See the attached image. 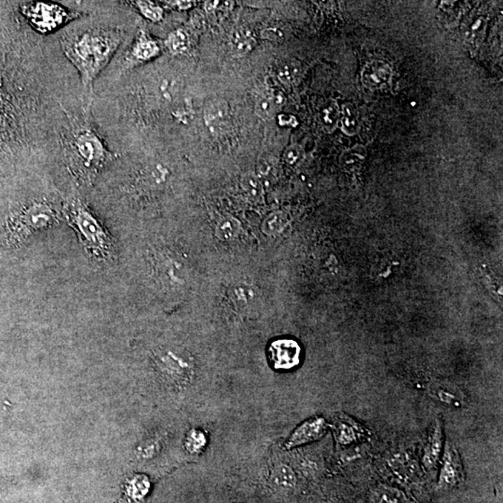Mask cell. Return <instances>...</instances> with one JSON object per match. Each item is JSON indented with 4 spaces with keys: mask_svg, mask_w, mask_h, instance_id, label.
Segmentation results:
<instances>
[{
    "mask_svg": "<svg viewBox=\"0 0 503 503\" xmlns=\"http://www.w3.org/2000/svg\"><path fill=\"white\" fill-rule=\"evenodd\" d=\"M122 39L123 34L116 28H93L65 33L60 39L65 57L78 70L84 90H93V82L112 61Z\"/></svg>",
    "mask_w": 503,
    "mask_h": 503,
    "instance_id": "obj_1",
    "label": "cell"
},
{
    "mask_svg": "<svg viewBox=\"0 0 503 503\" xmlns=\"http://www.w3.org/2000/svg\"><path fill=\"white\" fill-rule=\"evenodd\" d=\"M68 143L71 173L84 186L93 183L102 168L116 157L86 121L73 125Z\"/></svg>",
    "mask_w": 503,
    "mask_h": 503,
    "instance_id": "obj_2",
    "label": "cell"
},
{
    "mask_svg": "<svg viewBox=\"0 0 503 503\" xmlns=\"http://www.w3.org/2000/svg\"><path fill=\"white\" fill-rule=\"evenodd\" d=\"M65 217L78 233L86 251L99 261H112L116 257V247L112 235L107 232L86 204L79 199L68 201Z\"/></svg>",
    "mask_w": 503,
    "mask_h": 503,
    "instance_id": "obj_3",
    "label": "cell"
},
{
    "mask_svg": "<svg viewBox=\"0 0 503 503\" xmlns=\"http://www.w3.org/2000/svg\"><path fill=\"white\" fill-rule=\"evenodd\" d=\"M57 214L49 204L35 203L16 213L5 227V241L10 246L24 243L34 233L55 223Z\"/></svg>",
    "mask_w": 503,
    "mask_h": 503,
    "instance_id": "obj_4",
    "label": "cell"
},
{
    "mask_svg": "<svg viewBox=\"0 0 503 503\" xmlns=\"http://www.w3.org/2000/svg\"><path fill=\"white\" fill-rule=\"evenodd\" d=\"M22 11L34 29L41 34L55 32L82 16L79 11L68 10L57 3L28 2Z\"/></svg>",
    "mask_w": 503,
    "mask_h": 503,
    "instance_id": "obj_5",
    "label": "cell"
},
{
    "mask_svg": "<svg viewBox=\"0 0 503 503\" xmlns=\"http://www.w3.org/2000/svg\"><path fill=\"white\" fill-rule=\"evenodd\" d=\"M301 349L297 341L279 340L271 343L269 349V359L276 369H291L300 361Z\"/></svg>",
    "mask_w": 503,
    "mask_h": 503,
    "instance_id": "obj_6",
    "label": "cell"
},
{
    "mask_svg": "<svg viewBox=\"0 0 503 503\" xmlns=\"http://www.w3.org/2000/svg\"><path fill=\"white\" fill-rule=\"evenodd\" d=\"M326 431V420L323 417H314L307 420L294 431L287 440L286 448H293L300 445L317 441L325 436Z\"/></svg>",
    "mask_w": 503,
    "mask_h": 503,
    "instance_id": "obj_7",
    "label": "cell"
},
{
    "mask_svg": "<svg viewBox=\"0 0 503 503\" xmlns=\"http://www.w3.org/2000/svg\"><path fill=\"white\" fill-rule=\"evenodd\" d=\"M462 473V466L459 453L453 445L447 444L443 457L441 471H440V487H454L459 482Z\"/></svg>",
    "mask_w": 503,
    "mask_h": 503,
    "instance_id": "obj_8",
    "label": "cell"
},
{
    "mask_svg": "<svg viewBox=\"0 0 503 503\" xmlns=\"http://www.w3.org/2000/svg\"><path fill=\"white\" fill-rule=\"evenodd\" d=\"M443 441H444V431H443L442 422L441 420H437L423 449L422 462L429 470L436 467L438 464L442 453Z\"/></svg>",
    "mask_w": 503,
    "mask_h": 503,
    "instance_id": "obj_9",
    "label": "cell"
},
{
    "mask_svg": "<svg viewBox=\"0 0 503 503\" xmlns=\"http://www.w3.org/2000/svg\"><path fill=\"white\" fill-rule=\"evenodd\" d=\"M284 103L286 98L283 93L275 89H267L255 100V113L264 121H269L276 115Z\"/></svg>",
    "mask_w": 503,
    "mask_h": 503,
    "instance_id": "obj_10",
    "label": "cell"
},
{
    "mask_svg": "<svg viewBox=\"0 0 503 503\" xmlns=\"http://www.w3.org/2000/svg\"><path fill=\"white\" fill-rule=\"evenodd\" d=\"M160 53V47L157 42L147 36L145 32H140L138 39L133 43L129 55L127 57L128 62H147L155 58Z\"/></svg>",
    "mask_w": 503,
    "mask_h": 503,
    "instance_id": "obj_11",
    "label": "cell"
},
{
    "mask_svg": "<svg viewBox=\"0 0 503 503\" xmlns=\"http://www.w3.org/2000/svg\"><path fill=\"white\" fill-rule=\"evenodd\" d=\"M204 119L211 132H220L229 119V107L226 102L220 100L210 103L204 110Z\"/></svg>",
    "mask_w": 503,
    "mask_h": 503,
    "instance_id": "obj_12",
    "label": "cell"
},
{
    "mask_svg": "<svg viewBox=\"0 0 503 503\" xmlns=\"http://www.w3.org/2000/svg\"><path fill=\"white\" fill-rule=\"evenodd\" d=\"M255 43H257V39H255L254 34L246 28H240L232 34V42H230L232 55L235 57L246 56L252 52Z\"/></svg>",
    "mask_w": 503,
    "mask_h": 503,
    "instance_id": "obj_13",
    "label": "cell"
},
{
    "mask_svg": "<svg viewBox=\"0 0 503 503\" xmlns=\"http://www.w3.org/2000/svg\"><path fill=\"white\" fill-rule=\"evenodd\" d=\"M271 479L272 484L280 490H291L297 484L295 471L286 464H280L274 467Z\"/></svg>",
    "mask_w": 503,
    "mask_h": 503,
    "instance_id": "obj_14",
    "label": "cell"
},
{
    "mask_svg": "<svg viewBox=\"0 0 503 503\" xmlns=\"http://www.w3.org/2000/svg\"><path fill=\"white\" fill-rule=\"evenodd\" d=\"M375 503H408L402 490L391 485H380L373 491Z\"/></svg>",
    "mask_w": 503,
    "mask_h": 503,
    "instance_id": "obj_15",
    "label": "cell"
},
{
    "mask_svg": "<svg viewBox=\"0 0 503 503\" xmlns=\"http://www.w3.org/2000/svg\"><path fill=\"white\" fill-rule=\"evenodd\" d=\"M300 73V65L293 60H286L281 62L277 67L276 76L278 79L284 85L294 83Z\"/></svg>",
    "mask_w": 503,
    "mask_h": 503,
    "instance_id": "obj_16",
    "label": "cell"
},
{
    "mask_svg": "<svg viewBox=\"0 0 503 503\" xmlns=\"http://www.w3.org/2000/svg\"><path fill=\"white\" fill-rule=\"evenodd\" d=\"M189 44V36L186 31L176 29L168 36L166 46L173 55H180L186 52Z\"/></svg>",
    "mask_w": 503,
    "mask_h": 503,
    "instance_id": "obj_17",
    "label": "cell"
},
{
    "mask_svg": "<svg viewBox=\"0 0 503 503\" xmlns=\"http://www.w3.org/2000/svg\"><path fill=\"white\" fill-rule=\"evenodd\" d=\"M241 183L244 192L253 200H258V199L262 197V183H261L260 176L255 175V173L251 172L244 173L243 177H241Z\"/></svg>",
    "mask_w": 503,
    "mask_h": 503,
    "instance_id": "obj_18",
    "label": "cell"
},
{
    "mask_svg": "<svg viewBox=\"0 0 503 503\" xmlns=\"http://www.w3.org/2000/svg\"><path fill=\"white\" fill-rule=\"evenodd\" d=\"M142 15L153 22H161L163 18L164 11L160 5L152 1H133L130 2Z\"/></svg>",
    "mask_w": 503,
    "mask_h": 503,
    "instance_id": "obj_19",
    "label": "cell"
},
{
    "mask_svg": "<svg viewBox=\"0 0 503 503\" xmlns=\"http://www.w3.org/2000/svg\"><path fill=\"white\" fill-rule=\"evenodd\" d=\"M239 230L238 220L234 218H227L220 224L217 227V233L218 237L222 240H230L237 234Z\"/></svg>",
    "mask_w": 503,
    "mask_h": 503,
    "instance_id": "obj_20",
    "label": "cell"
},
{
    "mask_svg": "<svg viewBox=\"0 0 503 503\" xmlns=\"http://www.w3.org/2000/svg\"><path fill=\"white\" fill-rule=\"evenodd\" d=\"M284 222L283 215L279 213H274L266 218L263 223V232L266 234L274 235L283 227Z\"/></svg>",
    "mask_w": 503,
    "mask_h": 503,
    "instance_id": "obj_21",
    "label": "cell"
},
{
    "mask_svg": "<svg viewBox=\"0 0 503 503\" xmlns=\"http://www.w3.org/2000/svg\"><path fill=\"white\" fill-rule=\"evenodd\" d=\"M149 488V483L146 477H135L132 480L129 485L130 495L135 499L142 498L147 493Z\"/></svg>",
    "mask_w": 503,
    "mask_h": 503,
    "instance_id": "obj_22",
    "label": "cell"
},
{
    "mask_svg": "<svg viewBox=\"0 0 503 503\" xmlns=\"http://www.w3.org/2000/svg\"><path fill=\"white\" fill-rule=\"evenodd\" d=\"M338 441L341 444H351L357 438V434L351 426L348 424H341L337 430Z\"/></svg>",
    "mask_w": 503,
    "mask_h": 503,
    "instance_id": "obj_23",
    "label": "cell"
},
{
    "mask_svg": "<svg viewBox=\"0 0 503 503\" xmlns=\"http://www.w3.org/2000/svg\"><path fill=\"white\" fill-rule=\"evenodd\" d=\"M261 36L267 41H281L283 39V32L279 28L269 27L261 31Z\"/></svg>",
    "mask_w": 503,
    "mask_h": 503,
    "instance_id": "obj_24",
    "label": "cell"
},
{
    "mask_svg": "<svg viewBox=\"0 0 503 503\" xmlns=\"http://www.w3.org/2000/svg\"><path fill=\"white\" fill-rule=\"evenodd\" d=\"M189 448L193 451H199L206 445V437L201 433H192L189 439Z\"/></svg>",
    "mask_w": 503,
    "mask_h": 503,
    "instance_id": "obj_25",
    "label": "cell"
},
{
    "mask_svg": "<svg viewBox=\"0 0 503 503\" xmlns=\"http://www.w3.org/2000/svg\"><path fill=\"white\" fill-rule=\"evenodd\" d=\"M234 295L236 300H237L239 302L244 303L249 302L253 297H254L252 290L246 286L238 287V288L235 290Z\"/></svg>",
    "mask_w": 503,
    "mask_h": 503,
    "instance_id": "obj_26",
    "label": "cell"
},
{
    "mask_svg": "<svg viewBox=\"0 0 503 503\" xmlns=\"http://www.w3.org/2000/svg\"><path fill=\"white\" fill-rule=\"evenodd\" d=\"M323 123H325L326 126H333L335 122H337V107L331 106L328 107V109H326L325 112H323Z\"/></svg>",
    "mask_w": 503,
    "mask_h": 503,
    "instance_id": "obj_27",
    "label": "cell"
},
{
    "mask_svg": "<svg viewBox=\"0 0 503 503\" xmlns=\"http://www.w3.org/2000/svg\"><path fill=\"white\" fill-rule=\"evenodd\" d=\"M298 157H300V150L297 147H291L286 152V159L288 163H294L297 161Z\"/></svg>",
    "mask_w": 503,
    "mask_h": 503,
    "instance_id": "obj_28",
    "label": "cell"
},
{
    "mask_svg": "<svg viewBox=\"0 0 503 503\" xmlns=\"http://www.w3.org/2000/svg\"><path fill=\"white\" fill-rule=\"evenodd\" d=\"M167 3L168 4L173 6V7L177 8L178 10L180 11L187 10V8H189L192 6V1H170Z\"/></svg>",
    "mask_w": 503,
    "mask_h": 503,
    "instance_id": "obj_29",
    "label": "cell"
},
{
    "mask_svg": "<svg viewBox=\"0 0 503 503\" xmlns=\"http://www.w3.org/2000/svg\"><path fill=\"white\" fill-rule=\"evenodd\" d=\"M218 3H220V2H218V1L207 2L206 5V10H208V11L214 10V8L215 7H217V6L218 5Z\"/></svg>",
    "mask_w": 503,
    "mask_h": 503,
    "instance_id": "obj_30",
    "label": "cell"
}]
</instances>
